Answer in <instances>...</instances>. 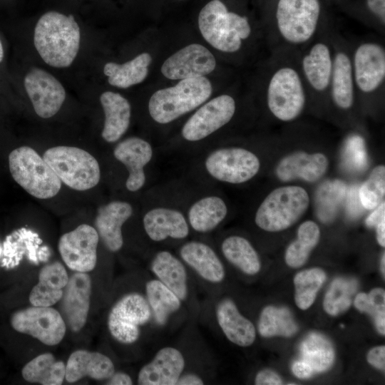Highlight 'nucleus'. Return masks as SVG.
<instances>
[{"instance_id": "nucleus-24", "label": "nucleus", "mask_w": 385, "mask_h": 385, "mask_svg": "<svg viewBox=\"0 0 385 385\" xmlns=\"http://www.w3.org/2000/svg\"><path fill=\"white\" fill-rule=\"evenodd\" d=\"M178 257L208 282L219 283L225 278L223 264L215 250L207 242L188 240L180 246Z\"/></svg>"}, {"instance_id": "nucleus-46", "label": "nucleus", "mask_w": 385, "mask_h": 385, "mask_svg": "<svg viewBox=\"0 0 385 385\" xmlns=\"http://www.w3.org/2000/svg\"><path fill=\"white\" fill-rule=\"evenodd\" d=\"M292 371L299 379H308L314 374L312 369L300 359L294 362L292 366Z\"/></svg>"}, {"instance_id": "nucleus-26", "label": "nucleus", "mask_w": 385, "mask_h": 385, "mask_svg": "<svg viewBox=\"0 0 385 385\" xmlns=\"http://www.w3.org/2000/svg\"><path fill=\"white\" fill-rule=\"evenodd\" d=\"M114 372V364L107 356L96 351L77 350L67 361L65 378L69 383L86 376L102 381L109 379Z\"/></svg>"}, {"instance_id": "nucleus-13", "label": "nucleus", "mask_w": 385, "mask_h": 385, "mask_svg": "<svg viewBox=\"0 0 385 385\" xmlns=\"http://www.w3.org/2000/svg\"><path fill=\"white\" fill-rule=\"evenodd\" d=\"M153 318L145 296L130 292L122 297L111 308L108 317V328L118 342L130 344L140 335V327Z\"/></svg>"}, {"instance_id": "nucleus-25", "label": "nucleus", "mask_w": 385, "mask_h": 385, "mask_svg": "<svg viewBox=\"0 0 385 385\" xmlns=\"http://www.w3.org/2000/svg\"><path fill=\"white\" fill-rule=\"evenodd\" d=\"M329 166L327 156L322 153H307L297 151L282 158L278 163L275 173L284 182L300 179L314 183L326 173Z\"/></svg>"}, {"instance_id": "nucleus-2", "label": "nucleus", "mask_w": 385, "mask_h": 385, "mask_svg": "<svg viewBox=\"0 0 385 385\" xmlns=\"http://www.w3.org/2000/svg\"><path fill=\"white\" fill-rule=\"evenodd\" d=\"M185 213L191 231L210 233L226 219L229 208L225 198L212 185L190 178L159 188Z\"/></svg>"}, {"instance_id": "nucleus-15", "label": "nucleus", "mask_w": 385, "mask_h": 385, "mask_svg": "<svg viewBox=\"0 0 385 385\" xmlns=\"http://www.w3.org/2000/svg\"><path fill=\"white\" fill-rule=\"evenodd\" d=\"M113 153L127 170L126 189L130 192L141 190L147 183V168L155 158L153 145L145 139L133 136L118 142Z\"/></svg>"}, {"instance_id": "nucleus-36", "label": "nucleus", "mask_w": 385, "mask_h": 385, "mask_svg": "<svg viewBox=\"0 0 385 385\" xmlns=\"http://www.w3.org/2000/svg\"><path fill=\"white\" fill-rule=\"evenodd\" d=\"M23 378L29 382L42 385L62 384L66 365L56 361L51 353L41 354L28 362L21 371Z\"/></svg>"}, {"instance_id": "nucleus-44", "label": "nucleus", "mask_w": 385, "mask_h": 385, "mask_svg": "<svg viewBox=\"0 0 385 385\" xmlns=\"http://www.w3.org/2000/svg\"><path fill=\"white\" fill-rule=\"evenodd\" d=\"M366 359L371 365L384 371L385 369V346H379L370 349Z\"/></svg>"}, {"instance_id": "nucleus-18", "label": "nucleus", "mask_w": 385, "mask_h": 385, "mask_svg": "<svg viewBox=\"0 0 385 385\" xmlns=\"http://www.w3.org/2000/svg\"><path fill=\"white\" fill-rule=\"evenodd\" d=\"M351 65L355 86L361 93H374L384 83L385 50L380 44H359L354 51Z\"/></svg>"}, {"instance_id": "nucleus-19", "label": "nucleus", "mask_w": 385, "mask_h": 385, "mask_svg": "<svg viewBox=\"0 0 385 385\" xmlns=\"http://www.w3.org/2000/svg\"><path fill=\"white\" fill-rule=\"evenodd\" d=\"M216 61L212 53L198 43L190 44L167 58L161 73L172 80L204 76L215 68Z\"/></svg>"}, {"instance_id": "nucleus-4", "label": "nucleus", "mask_w": 385, "mask_h": 385, "mask_svg": "<svg viewBox=\"0 0 385 385\" xmlns=\"http://www.w3.org/2000/svg\"><path fill=\"white\" fill-rule=\"evenodd\" d=\"M212 91L210 81L204 76L182 79L153 93L148 104L149 115L155 123H171L203 104Z\"/></svg>"}, {"instance_id": "nucleus-29", "label": "nucleus", "mask_w": 385, "mask_h": 385, "mask_svg": "<svg viewBox=\"0 0 385 385\" xmlns=\"http://www.w3.org/2000/svg\"><path fill=\"white\" fill-rule=\"evenodd\" d=\"M150 268L157 279L182 301L188 298L187 270L179 257L167 250H159L153 256Z\"/></svg>"}, {"instance_id": "nucleus-17", "label": "nucleus", "mask_w": 385, "mask_h": 385, "mask_svg": "<svg viewBox=\"0 0 385 385\" xmlns=\"http://www.w3.org/2000/svg\"><path fill=\"white\" fill-rule=\"evenodd\" d=\"M24 87L36 113L43 118L56 115L66 98L60 81L41 68H34L26 75Z\"/></svg>"}, {"instance_id": "nucleus-30", "label": "nucleus", "mask_w": 385, "mask_h": 385, "mask_svg": "<svg viewBox=\"0 0 385 385\" xmlns=\"http://www.w3.org/2000/svg\"><path fill=\"white\" fill-rule=\"evenodd\" d=\"M68 280L67 272L59 262L44 265L40 270L38 282L29 294L34 306L51 307L60 301Z\"/></svg>"}, {"instance_id": "nucleus-9", "label": "nucleus", "mask_w": 385, "mask_h": 385, "mask_svg": "<svg viewBox=\"0 0 385 385\" xmlns=\"http://www.w3.org/2000/svg\"><path fill=\"white\" fill-rule=\"evenodd\" d=\"M43 158L61 182L79 191L96 186L101 179L98 160L88 152L73 146H56L45 151Z\"/></svg>"}, {"instance_id": "nucleus-33", "label": "nucleus", "mask_w": 385, "mask_h": 385, "mask_svg": "<svg viewBox=\"0 0 385 385\" xmlns=\"http://www.w3.org/2000/svg\"><path fill=\"white\" fill-rule=\"evenodd\" d=\"M220 250L225 258L242 272L254 275L260 272V257L247 238L237 235L227 236L222 240Z\"/></svg>"}, {"instance_id": "nucleus-34", "label": "nucleus", "mask_w": 385, "mask_h": 385, "mask_svg": "<svg viewBox=\"0 0 385 385\" xmlns=\"http://www.w3.org/2000/svg\"><path fill=\"white\" fill-rule=\"evenodd\" d=\"M151 61V56L148 53H143L123 64L114 62L106 63L103 73L108 76L109 84L120 88H127L145 80Z\"/></svg>"}, {"instance_id": "nucleus-28", "label": "nucleus", "mask_w": 385, "mask_h": 385, "mask_svg": "<svg viewBox=\"0 0 385 385\" xmlns=\"http://www.w3.org/2000/svg\"><path fill=\"white\" fill-rule=\"evenodd\" d=\"M105 120L101 132L103 139L109 143L118 141L129 128L131 107L128 101L118 93L106 91L100 96Z\"/></svg>"}, {"instance_id": "nucleus-22", "label": "nucleus", "mask_w": 385, "mask_h": 385, "mask_svg": "<svg viewBox=\"0 0 385 385\" xmlns=\"http://www.w3.org/2000/svg\"><path fill=\"white\" fill-rule=\"evenodd\" d=\"M185 366V358L179 349L173 346L163 347L151 361L141 367L138 375V384L176 385Z\"/></svg>"}, {"instance_id": "nucleus-6", "label": "nucleus", "mask_w": 385, "mask_h": 385, "mask_svg": "<svg viewBox=\"0 0 385 385\" xmlns=\"http://www.w3.org/2000/svg\"><path fill=\"white\" fill-rule=\"evenodd\" d=\"M198 26L203 38L216 49L234 53L251 34L248 19L227 8L220 0H212L200 11Z\"/></svg>"}, {"instance_id": "nucleus-16", "label": "nucleus", "mask_w": 385, "mask_h": 385, "mask_svg": "<svg viewBox=\"0 0 385 385\" xmlns=\"http://www.w3.org/2000/svg\"><path fill=\"white\" fill-rule=\"evenodd\" d=\"M99 239L96 228L86 224H82L63 234L58 245L62 260L71 270L76 272H88L93 270L97 262Z\"/></svg>"}, {"instance_id": "nucleus-51", "label": "nucleus", "mask_w": 385, "mask_h": 385, "mask_svg": "<svg viewBox=\"0 0 385 385\" xmlns=\"http://www.w3.org/2000/svg\"><path fill=\"white\" fill-rule=\"evenodd\" d=\"M376 240L378 243L383 247L385 246V218H383L376 225Z\"/></svg>"}, {"instance_id": "nucleus-27", "label": "nucleus", "mask_w": 385, "mask_h": 385, "mask_svg": "<svg viewBox=\"0 0 385 385\" xmlns=\"http://www.w3.org/2000/svg\"><path fill=\"white\" fill-rule=\"evenodd\" d=\"M217 324L227 339L240 346H249L256 338L254 324L238 310L230 299H223L216 306Z\"/></svg>"}, {"instance_id": "nucleus-20", "label": "nucleus", "mask_w": 385, "mask_h": 385, "mask_svg": "<svg viewBox=\"0 0 385 385\" xmlns=\"http://www.w3.org/2000/svg\"><path fill=\"white\" fill-rule=\"evenodd\" d=\"M91 279L86 272L73 274L68 278L61 298V314L69 329L79 332L85 325L90 307Z\"/></svg>"}, {"instance_id": "nucleus-37", "label": "nucleus", "mask_w": 385, "mask_h": 385, "mask_svg": "<svg viewBox=\"0 0 385 385\" xmlns=\"http://www.w3.org/2000/svg\"><path fill=\"white\" fill-rule=\"evenodd\" d=\"M300 360L307 364L314 373L328 370L334 361V350L329 340L323 335L309 334L300 345Z\"/></svg>"}, {"instance_id": "nucleus-53", "label": "nucleus", "mask_w": 385, "mask_h": 385, "mask_svg": "<svg viewBox=\"0 0 385 385\" xmlns=\"http://www.w3.org/2000/svg\"><path fill=\"white\" fill-rule=\"evenodd\" d=\"M3 58H4V49H3L1 41L0 40V62L3 60Z\"/></svg>"}, {"instance_id": "nucleus-21", "label": "nucleus", "mask_w": 385, "mask_h": 385, "mask_svg": "<svg viewBox=\"0 0 385 385\" xmlns=\"http://www.w3.org/2000/svg\"><path fill=\"white\" fill-rule=\"evenodd\" d=\"M43 241L38 235L27 228L22 227L9 235L4 242L1 266L11 269L18 266L26 258L33 264L46 262L51 255L46 246H41Z\"/></svg>"}, {"instance_id": "nucleus-38", "label": "nucleus", "mask_w": 385, "mask_h": 385, "mask_svg": "<svg viewBox=\"0 0 385 385\" xmlns=\"http://www.w3.org/2000/svg\"><path fill=\"white\" fill-rule=\"evenodd\" d=\"M320 239L318 225L312 220L302 222L297 230V238L287 247L284 260L286 264L292 268L302 267L308 260L312 250L317 246Z\"/></svg>"}, {"instance_id": "nucleus-23", "label": "nucleus", "mask_w": 385, "mask_h": 385, "mask_svg": "<svg viewBox=\"0 0 385 385\" xmlns=\"http://www.w3.org/2000/svg\"><path fill=\"white\" fill-rule=\"evenodd\" d=\"M133 213V206L124 200H113L98 208L94 221L95 228L109 251L115 252L122 248V227Z\"/></svg>"}, {"instance_id": "nucleus-14", "label": "nucleus", "mask_w": 385, "mask_h": 385, "mask_svg": "<svg viewBox=\"0 0 385 385\" xmlns=\"http://www.w3.org/2000/svg\"><path fill=\"white\" fill-rule=\"evenodd\" d=\"M11 324L17 332L30 335L46 345L59 344L66 333V323L56 309L32 306L14 312Z\"/></svg>"}, {"instance_id": "nucleus-54", "label": "nucleus", "mask_w": 385, "mask_h": 385, "mask_svg": "<svg viewBox=\"0 0 385 385\" xmlns=\"http://www.w3.org/2000/svg\"><path fill=\"white\" fill-rule=\"evenodd\" d=\"M1 255H2V248H1V247L0 246V257H1Z\"/></svg>"}, {"instance_id": "nucleus-43", "label": "nucleus", "mask_w": 385, "mask_h": 385, "mask_svg": "<svg viewBox=\"0 0 385 385\" xmlns=\"http://www.w3.org/2000/svg\"><path fill=\"white\" fill-rule=\"evenodd\" d=\"M354 304L359 311L371 315L378 332L385 334V292L383 289L374 288L369 294L359 293Z\"/></svg>"}, {"instance_id": "nucleus-7", "label": "nucleus", "mask_w": 385, "mask_h": 385, "mask_svg": "<svg viewBox=\"0 0 385 385\" xmlns=\"http://www.w3.org/2000/svg\"><path fill=\"white\" fill-rule=\"evenodd\" d=\"M309 197L300 186L288 185L270 192L255 214V223L262 230L279 232L296 223L307 210Z\"/></svg>"}, {"instance_id": "nucleus-10", "label": "nucleus", "mask_w": 385, "mask_h": 385, "mask_svg": "<svg viewBox=\"0 0 385 385\" xmlns=\"http://www.w3.org/2000/svg\"><path fill=\"white\" fill-rule=\"evenodd\" d=\"M145 233L153 242L184 240L190 228L182 209L158 189L151 190V202L142 217Z\"/></svg>"}, {"instance_id": "nucleus-39", "label": "nucleus", "mask_w": 385, "mask_h": 385, "mask_svg": "<svg viewBox=\"0 0 385 385\" xmlns=\"http://www.w3.org/2000/svg\"><path fill=\"white\" fill-rule=\"evenodd\" d=\"M258 331L263 337H291L297 332V325L287 308L270 305L260 314Z\"/></svg>"}, {"instance_id": "nucleus-12", "label": "nucleus", "mask_w": 385, "mask_h": 385, "mask_svg": "<svg viewBox=\"0 0 385 385\" xmlns=\"http://www.w3.org/2000/svg\"><path fill=\"white\" fill-rule=\"evenodd\" d=\"M318 0H279L275 18L279 34L287 42H307L316 32L319 17Z\"/></svg>"}, {"instance_id": "nucleus-41", "label": "nucleus", "mask_w": 385, "mask_h": 385, "mask_svg": "<svg viewBox=\"0 0 385 385\" xmlns=\"http://www.w3.org/2000/svg\"><path fill=\"white\" fill-rule=\"evenodd\" d=\"M356 288L357 282L354 279H335L324 296L323 306L326 312L336 316L346 310L351 305V297Z\"/></svg>"}, {"instance_id": "nucleus-45", "label": "nucleus", "mask_w": 385, "mask_h": 385, "mask_svg": "<svg viewBox=\"0 0 385 385\" xmlns=\"http://www.w3.org/2000/svg\"><path fill=\"white\" fill-rule=\"evenodd\" d=\"M255 384L257 385H279L282 384V381L274 371L263 369L257 374Z\"/></svg>"}, {"instance_id": "nucleus-35", "label": "nucleus", "mask_w": 385, "mask_h": 385, "mask_svg": "<svg viewBox=\"0 0 385 385\" xmlns=\"http://www.w3.org/2000/svg\"><path fill=\"white\" fill-rule=\"evenodd\" d=\"M145 297L152 312L153 319L160 327L165 325L182 305V300L158 279L146 282Z\"/></svg>"}, {"instance_id": "nucleus-5", "label": "nucleus", "mask_w": 385, "mask_h": 385, "mask_svg": "<svg viewBox=\"0 0 385 385\" xmlns=\"http://www.w3.org/2000/svg\"><path fill=\"white\" fill-rule=\"evenodd\" d=\"M235 112V101L227 94L218 96L202 104L183 124L180 135L184 144L173 154L189 158L193 156L200 144L227 125Z\"/></svg>"}, {"instance_id": "nucleus-49", "label": "nucleus", "mask_w": 385, "mask_h": 385, "mask_svg": "<svg viewBox=\"0 0 385 385\" xmlns=\"http://www.w3.org/2000/svg\"><path fill=\"white\" fill-rule=\"evenodd\" d=\"M109 385H131L133 380L131 377L124 372H114V374L107 379L106 383Z\"/></svg>"}, {"instance_id": "nucleus-3", "label": "nucleus", "mask_w": 385, "mask_h": 385, "mask_svg": "<svg viewBox=\"0 0 385 385\" xmlns=\"http://www.w3.org/2000/svg\"><path fill=\"white\" fill-rule=\"evenodd\" d=\"M80 28L72 15L51 11L38 20L34 43L43 61L55 68L68 67L79 50Z\"/></svg>"}, {"instance_id": "nucleus-52", "label": "nucleus", "mask_w": 385, "mask_h": 385, "mask_svg": "<svg viewBox=\"0 0 385 385\" xmlns=\"http://www.w3.org/2000/svg\"><path fill=\"white\" fill-rule=\"evenodd\" d=\"M380 268H381V272L382 274L384 276L385 274V255L384 253H383L381 256Z\"/></svg>"}, {"instance_id": "nucleus-40", "label": "nucleus", "mask_w": 385, "mask_h": 385, "mask_svg": "<svg viewBox=\"0 0 385 385\" xmlns=\"http://www.w3.org/2000/svg\"><path fill=\"white\" fill-rule=\"evenodd\" d=\"M326 273L320 268H311L297 273L294 277L295 303L301 309L309 308L326 280Z\"/></svg>"}, {"instance_id": "nucleus-32", "label": "nucleus", "mask_w": 385, "mask_h": 385, "mask_svg": "<svg viewBox=\"0 0 385 385\" xmlns=\"http://www.w3.org/2000/svg\"><path fill=\"white\" fill-rule=\"evenodd\" d=\"M332 101L340 109L348 110L354 101V80L351 59L339 51L333 56V68L329 84Z\"/></svg>"}, {"instance_id": "nucleus-47", "label": "nucleus", "mask_w": 385, "mask_h": 385, "mask_svg": "<svg viewBox=\"0 0 385 385\" xmlns=\"http://www.w3.org/2000/svg\"><path fill=\"white\" fill-rule=\"evenodd\" d=\"M375 209V208H374ZM385 218V202L383 200L376 209L366 219L365 224L367 227H376V225Z\"/></svg>"}, {"instance_id": "nucleus-31", "label": "nucleus", "mask_w": 385, "mask_h": 385, "mask_svg": "<svg viewBox=\"0 0 385 385\" xmlns=\"http://www.w3.org/2000/svg\"><path fill=\"white\" fill-rule=\"evenodd\" d=\"M333 56L324 42L313 44L302 59V68L310 87L317 92H324L330 84L333 68Z\"/></svg>"}, {"instance_id": "nucleus-42", "label": "nucleus", "mask_w": 385, "mask_h": 385, "mask_svg": "<svg viewBox=\"0 0 385 385\" xmlns=\"http://www.w3.org/2000/svg\"><path fill=\"white\" fill-rule=\"evenodd\" d=\"M385 195V166L375 167L359 190L361 205L366 210H374L382 201Z\"/></svg>"}, {"instance_id": "nucleus-50", "label": "nucleus", "mask_w": 385, "mask_h": 385, "mask_svg": "<svg viewBox=\"0 0 385 385\" xmlns=\"http://www.w3.org/2000/svg\"><path fill=\"white\" fill-rule=\"evenodd\" d=\"M204 381L196 374L188 373L181 374L179 377L176 385H202Z\"/></svg>"}, {"instance_id": "nucleus-8", "label": "nucleus", "mask_w": 385, "mask_h": 385, "mask_svg": "<svg viewBox=\"0 0 385 385\" xmlns=\"http://www.w3.org/2000/svg\"><path fill=\"white\" fill-rule=\"evenodd\" d=\"M9 167L14 180L28 193L38 199H48L58 194L61 181L37 152L29 146L12 150Z\"/></svg>"}, {"instance_id": "nucleus-11", "label": "nucleus", "mask_w": 385, "mask_h": 385, "mask_svg": "<svg viewBox=\"0 0 385 385\" xmlns=\"http://www.w3.org/2000/svg\"><path fill=\"white\" fill-rule=\"evenodd\" d=\"M306 95L298 71L292 66H282L272 75L267 90V103L278 120H295L304 110Z\"/></svg>"}, {"instance_id": "nucleus-1", "label": "nucleus", "mask_w": 385, "mask_h": 385, "mask_svg": "<svg viewBox=\"0 0 385 385\" xmlns=\"http://www.w3.org/2000/svg\"><path fill=\"white\" fill-rule=\"evenodd\" d=\"M190 158L188 178L210 185L244 184L252 180L261 168L259 157L240 146L210 147Z\"/></svg>"}, {"instance_id": "nucleus-48", "label": "nucleus", "mask_w": 385, "mask_h": 385, "mask_svg": "<svg viewBox=\"0 0 385 385\" xmlns=\"http://www.w3.org/2000/svg\"><path fill=\"white\" fill-rule=\"evenodd\" d=\"M366 5L370 11L375 14L384 24L385 0H366Z\"/></svg>"}]
</instances>
